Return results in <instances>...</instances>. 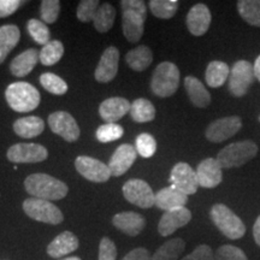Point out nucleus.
Listing matches in <instances>:
<instances>
[{
    "mask_svg": "<svg viewBox=\"0 0 260 260\" xmlns=\"http://www.w3.org/2000/svg\"><path fill=\"white\" fill-rule=\"evenodd\" d=\"M24 187L31 197L47 201L63 199L69 191L64 182L46 174L29 175L24 181Z\"/></svg>",
    "mask_w": 260,
    "mask_h": 260,
    "instance_id": "obj_1",
    "label": "nucleus"
},
{
    "mask_svg": "<svg viewBox=\"0 0 260 260\" xmlns=\"http://www.w3.org/2000/svg\"><path fill=\"white\" fill-rule=\"evenodd\" d=\"M123 34L129 42H138L144 35L147 8L142 0H123Z\"/></svg>",
    "mask_w": 260,
    "mask_h": 260,
    "instance_id": "obj_2",
    "label": "nucleus"
},
{
    "mask_svg": "<svg viewBox=\"0 0 260 260\" xmlns=\"http://www.w3.org/2000/svg\"><path fill=\"white\" fill-rule=\"evenodd\" d=\"M9 106L16 112H30L39 106L41 95L34 86L28 82L11 83L5 90Z\"/></svg>",
    "mask_w": 260,
    "mask_h": 260,
    "instance_id": "obj_3",
    "label": "nucleus"
},
{
    "mask_svg": "<svg viewBox=\"0 0 260 260\" xmlns=\"http://www.w3.org/2000/svg\"><path fill=\"white\" fill-rule=\"evenodd\" d=\"M180 86V70L171 61H162L155 68L151 81V89L154 95L169 98L177 92Z\"/></svg>",
    "mask_w": 260,
    "mask_h": 260,
    "instance_id": "obj_4",
    "label": "nucleus"
},
{
    "mask_svg": "<svg viewBox=\"0 0 260 260\" xmlns=\"http://www.w3.org/2000/svg\"><path fill=\"white\" fill-rule=\"evenodd\" d=\"M210 216L214 225L224 236L230 240H239L245 236L246 225L237 214L233 212L226 205L216 204L210 211Z\"/></svg>",
    "mask_w": 260,
    "mask_h": 260,
    "instance_id": "obj_5",
    "label": "nucleus"
},
{
    "mask_svg": "<svg viewBox=\"0 0 260 260\" xmlns=\"http://www.w3.org/2000/svg\"><path fill=\"white\" fill-rule=\"evenodd\" d=\"M258 146L253 141L234 142L220 149L216 159L222 169L239 168L252 160L258 153Z\"/></svg>",
    "mask_w": 260,
    "mask_h": 260,
    "instance_id": "obj_6",
    "label": "nucleus"
},
{
    "mask_svg": "<svg viewBox=\"0 0 260 260\" xmlns=\"http://www.w3.org/2000/svg\"><path fill=\"white\" fill-rule=\"evenodd\" d=\"M23 211L31 219L46 224H53V225L60 224L64 219L63 213L56 205L52 204L51 201L37 199V198H29L24 200Z\"/></svg>",
    "mask_w": 260,
    "mask_h": 260,
    "instance_id": "obj_7",
    "label": "nucleus"
},
{
    "mask_svg": "<svg viewBox=\"0 0 260 260\" xmlns=\"http://www.w3.org/2000/svg\"><path fill=\"white\" fill-rule=\"evenodd\" d=\"M255 74L253 64L247 60H239L233 65L229 75V90L234 96L246 95L249 87L254 83Z\"/></svg>",
    "mask_w": 260,
    "mask_h": 260,
    "instance_id": "obj_8",
    "label": "nucleus"
},
{
    "mask_svg": "<svg viewBox=\"0 0 260 260\" xmlns=\"http://www.w3.org/2000/svg\"><path fill=\"white\" fill-rule=\"evenodd\" d=\"M123 195L130 204L141 209H149L154 206L155 194L147 182L144 180H129L123 186Z\"/></svg>",
    "mask_w": 260,
    "mask_h": 260,
    "instance_id": "obj_9",
    "label": "nucleus"
},
{
    "mask_svg": "<svg viewBox=\"0 0 260 260\" xmlns=\"http://www.w3.org/2000/svg\"><path fill=\"white\" fill-rule=\"evenodd\" d=\"M75 168L79 171L81 176L86 180L95 182V183H103L111 178V171L109 165L104 164L103 161L98 160L95 158L87 157V155H80L75 160Z\"/></svg>",
    "mask_w": 260,
    "mask_h": 260,
    "instance_id": "obj_10",
    "label": "nucleus"
},
{
    "mask_svg": "<svg viewBox=\"0 0 260 260\" xmlns=\"http://www.w3.org/2000/svg\"><path fill=\"white\" fill-rule=\"evenodd\" d=\"M171 186L182 191L186 195H191L197 193L199 188V181H198L197 171L187 162H177L172 168L170 174Z\"/></svg>",
    "mask_w": 260,
    "mask_h": 260,
    "instance_id": "obj_11",
    "label": "nucleus"
},
{
    "mask_svg": "<svg viewBox=\"0 0 260 260\" xmlns=\"http://www.w3.org/2000/svg\"><path fill=\"white\" fill-rule=\"evenodd\" d=\"M48 125L54 134L69 142L76 141L80 138V126L69 112L57 111L51 113L48 116Z\"/></svg>",
    "mask_w": 260,
    "mask_h": 260,
    "instance_id": "obj_12",
    "label": "nucleus"
},
{
    "mask_svg": "<svg viewBox=\"0 0 260 260\" xmlns=\"http://www.w3.org/2000/svg\"><path fill=\"white\" fill-rule=\"evenodd\" d=\"M242 122L241 118L237 116H230L219 118L211 123L207 126L206 139L211 142H223L225 140L233 138L241 129Z\"/></svg>",
    "mask_w": 260,
    "mask_h": 260,
    "instance_id": "obj_13",
    "label": "nucleus"
},
{
    "mask_svg": "<svg viewBox=\"0 0 260 260\" xmlns=\"http://www.w3.org/2000/svg\"><path fill=\"white\" fill-rule=\"evenodd\" d=\"M8 159L12 162H40L48 157L47 149L39 144H16L9 148Z\"/></svg>",
    "mask_w": 260,
    "mask_h": 260,
    "instance_id": "obj_14",
    "label": "nucleus"
},
{
    "mask_svg": "<svg viewBox=\"0 0 260 260\" xmlns=\"http://www.w3.org/2000/svg\"><path fill=\"white\" fill-rule=\"evenodd\" d=\"M119 64V51L115 46L107 47L104 51L99 64L95 69V80L98 82L107 83L116 77Z\"/></svg>",
    "mask_w": 260,
    "mask_h": 260,
    "instance_id": "obj_15",
    "label": "nucleus"
},
{
    "mask_svg": "<svg viewBox=\"0 0 260 260\" xmlns=\"http://www.w3.org/2000/svg\"><path fill=\"white\" fill-rule=\"evenodd\" d=\"M191 219V212L186 207H181L164 212L158 224V233L161 236H170L180 228L187 225Z\"/></svg>",
    "mask_w": 260,
    "mask_h": 260,
    "instance_id": "obj_16",
    "label": "nucleus"
},
{
    "mask_svg": "<svg viewBox=\"0 0 260 260\" xmlns=\"http://www.w3.org/2000/svg\"><path fill=\"white\" fill-rule=\"evenodd\" d=\"M138 157L136 148L129 144H123L116 149L109 161V169L112 176H122L132 168Z\"/></svg>",
    "mask_w": 260,
    "mask_h": 260,
    "instance_id": "obj_17",
    "label": "nucleus"
},
{
    "mask_svg": "<svg viewBox=\"0 0 260 260\" xmlns=\"http://www.w3.org/2000/svg\"><path fill=\"white\" fill-rule=\"evenodd\" d=\"M197 176L199 186L203 188H216L223 180L222 167L217 159L206 158L198 165Z\"/></svg>",
    "mask_w": 260,
    "mask_h": 260,
    "instance_id": "obj_18",
    "label": "nucleus"
},
{
    "mask_svg": "<svg viewBox=\"0 0 260 260\" xmlns=\"http://www.w3.org/2000/svg\"><path fill=\"white\" fill-rule=\"evenodd\" d=\"M212 16L210 9L205 4H197L189 10L187 15V28L194 37H203L209 30Z\"/></svg>",
    "mask_w": 260,
    "mask_h": 260,
    "instance_id": "obj_19",
    "label": "nucleus"
},
{
    "mask_svg": "<svg viewBox=\"0 0 260 260\" xmlns=\"http://www.w3.org/2000/svg\"><path fill=\"white\" fill-rule=\"evenodd\" d=\"M130 107L132 104L124 98H109L100 104L99 115L107 123H116L130 112Z\"/></svg>",
    "mask_w": 260,
    "mask_h": 260,
    "instance_id": "obj_20",
    "label": "nucleus"
},
{
    "mask_svg": "<svg viewBox=\"0 0 260 260\" xmlns=\"http://www.w3.org/2000/svg\"><path fill=\"white\" fill-rule=\"evenodd\" d=\"M188 203V195L183 194L182 191L176 189L174 186L162 188L155 194L154 206L160 209L165 212L172 211L186 206Z\"/></svg>",
    "mask_w": 260,
    "mask_h": 260,
    "instance_id": "obj_21",
    "label": "nucleus"
},
{
    "mask_svg": "<svg viewBox=\"0 0 260 260\" xmlns=\"http://www.w3.org/2000/svg\"><path fill=\"white\" fill-rule=\"evenodd\" d=\"M112 224L128 236H138L145 229L146 220L141 214L126 211L117 213L112 218Z\"/></svg>",
    "mask_w": 260,
    "mask_h": 260,
    "instance_id": "obj_22",
    "label": "nucleus"
},
{
    "mask_svg": "<svg viewBox=\"0 0 260 260\" xmlns=\"http://www.w3.org/2000/svg\"><path fill=\"white\" fill-rule=\"evenodd\" d=\"M79 248V239L71 232H64L47 246V254L52 258H61Z\"/></svg>",
    "mask_w": 260,
    "mask_h": 260,
    "instance_id": "obj_23",
    "label": "nucleus"
},
{
    "mask_svg": "<svg viewBox=\"0 0 260 260\" xmlns=\"http://www.w3.org/2000/svg\"><path fill=\"white\" fill-rule=\"evenodd\" d=\"M39 53L40 52L35 48H29V50L19 53L17 57L14 58L10 64V71L16 77H25L29 75L37 67L39 60Z\"/></svg>",
    "mask_w": 260,
    "mask_h": 260,
    "instance_id": "obj_24",
    "label": "nucleus"
},
{
    "mask_svg": "<svg viewBox=\"0 0 260 260\" xmlns=\"http://www.w3.org/2000/svg\"><path fill=\"white\" fill-rule=\"evenodd\" d=\"M184 88L194 106L204 109L210 105L211 95L209 90L205 88L204 83L199 79L194 76H187L184 79Z\"/></svg>",
    "mask_w": 260,
    "mask_h": 260,
    "instance_id": "obj_25",
    "label": "nucleus"
},
{
    "mask_svg": "<svg viewBox=\"0 0 260 260\" xmlns=\"http://www.w3.org/2000/svg\"><path fill=\"white\" fill-rule=\"evenodd\" d=\"M45 122L40 117L28 116L23 118H18L14 123V130L18 136L24 139L37 138L44 132Z\"/></svg>",
    "mask_w": 260,
    "mask_h": 260,
    "instance_id": "obj_26",
    "label": "nucleus"
},
{
    "mask_svg": "<svg viewBox=\"0 0 260 260\" xmlns=\"http://www.w3.org/2000/svg\"><path fill=\"white\" fill-rule=\"evenodd\" d=\"M21 31L17 25L5 24L0 27V64L4 63L6 57L17 46Z\"/></svg>",
    "mask_w": 260,
    "mask_h": 260,
    "instance_id": "obj_27",
    "label": "nucleus"
},
{
    "mask_svg": "<svg viewBox=\"0 0 260 260\" xmlns=\"http://www.w3.org/2000/svg\"><path fill=\"white\" fill-rule=\"evenodd\" d=\"M125 60L130 69L134 71H144L152 64L153 54H152L149 47L145 46V45H140V46L133 48L132 51L126 53Z\"/></svg>",
    "mask_w": 260,
    "mask_h": 260,
    "instance_id": "obj_28",
    "label": "nucleus"
},
{
    "mask_svg": "<svg viewBox=\"0 0 260 260\" xmlns=\"http://www.w3.org/2000/svg\"><path fill=\"white\" fill-rule=\"evenodd\" d=\"M230 69L226 63L219 60H213L207 65L206 73H205V80L206 83L212 88L222 87L226 80L229 79Z\"/></svg>",
    "mask_w": 260,
    "mask_h": 260,
    "instance_id": "obj_29",
    "label": "nucleus"
},
{
    "mask_svg": "<svg viewBox=\"0 0 260 260\" xmlns=\"http://www.w3.org/2000/svg\"><path fill=\"white\" fill-rule=\"evenodd\" d=\"M186 248V243L182 239H171L161 245L155 251L151 260H177Z\"/></svg>",
    "mask_w": 260,
    "mask_h": 260,
    "instance_id": "obj_30",
    "label": "nucleus"
},
{
    "mask_svg": "<svg viewBox=\"0 0 260 260\" xmlns=\"http://www.w3.org/2000/svg\"><path fill=\"white\" fill-rule=\"evenodd\" d=\"M130 116L138 123L151 122L155 118V107L149 100L140 98L133 102L130 107Z\"/></svg>",
    "mask_w": 260,
    "mask_h": 260,
    "instance_id": "obj_31",
    "label": "nucleus"
},
{
    "mask_svg": "<svg viewBox=\"0 0 260 260\" xmlns=\"http://www.w3.org/2000/svg\"><path fill=\"white\" fill-rule=\"evenodd\" d=\"M116 18V10L111 4L105 3V4L100 5L98 9L95 17L93 19L94 27L98 31L106 32L113 27Z\"/></svg>",
    "mask_w": 260,
    "mask_h": 260,
    "instance_id": "obj_32",
    "label": "nucleus"
},
{
    "mask_svg": "<svg viewBox=\"0 0 260 260\" xmlns=\"http://www.w3.org/2000/svg\"><path fill=\"white\" fill-rule=\"evenodd\" d=\"M237 11L247 23L260 27V0H241L237 3Z\"/></svg>",
    "mask_w": 260,
    "mask_h": 260,
    "instance_id": "obj_33",
    "label": "nucleus"
},
{
    "mask_svg": "<svg viewBox=\"0 0 260 260\" xmlns=\"http://www.w3.org/2000/svg\"><path fill=\"white\" fill-rule=\"evenodd\" d=\"M64 54V46L60 41L52 40L41 48L39 53V60L42 65L51 67V65L57 64L61 59Z\"/></svg>",
    "mask_w": 260,
    "mask_h": 260,
    "instance_id": "obj_34",
    "label": "nucleus"
},
{
    "mask_svg": "<svg viewBox=\"0 0 260 260\" xmlns=\"http://www.w3.org/2000/svg\"><path fill=\"white\" fill-rule=\"evenodd\" d=\"M177 0H152L149 2V9L155 17L161 19H170L177 12Z\"/></svg>",
    "mask_w": 260,
    "mask_h": 260,
    "instance_id": "obj_35",
    "label": "nucleus"
},
{
    "mask_svg": "<svg viewBox=\"0 0 260 260\" xmlns=\"http://www.w3.org/2000/svg\"><path fill=\"white\" fill-rule=\"evenodd\" d=\"M27 29L29 35L32 38L37 44L39 45H46L51 41V31L46 24L42 21H39L37 18L29 19Z\"/></svg>",
    "mask_w": 260,
    "mask_h": 260,
    "instance_id": "obj_36",
    "label": "nucleus"
},
{
    "mask_svg": "<svg viewBox=\"0 0 260 260\" xmlns=\"http://www.w3.org/2000/svg\"><path fill=\"white\" fill-rule=\"evenodd\" d=\"M40 83L47 92L54 95H63L68 92V84L61 77L52 73H45L40 76Z\"/></svg>",
    "mask_w": 260,
    "mask_h": 260,
    "instance_id": "obj_37",
    "label": "nucleus"
},
{
    "mask_svg": "<svg viewBox=\"0 0 260 260\" xmlns=\"http://www.w3.org/2000/svg\"><path fill=\"white\" fill-rule=\"evenodd\" d=\"M135 148L142 158H151L157 151V141L148 133H142L135 140Z\"/></svg>",
    "mask_w": 260,
    "mask_h": 260,
    "instance_id": "obj_38",
    "label": "nucleus"
},
{
    "mask_svg": "<svg viewBox=\"0 0 260 260\" xmlns=\"http://www.w3.org/2000/svg\"><path fill=\"white\" fill-rule=\"evenodd\" d=\"M124 134V129L117 123H106L96 129L95 136L100 142H112L119 140Z\"/></svg>",
    "mask_w": 260,
    "mask_h": 260,
    "instance_id": "obj_39",
    "label": "nucleus"
},
{
    "mask_svg": "<svg viewBox=\"0 0 260 260\" xmlns=\"http://www.w3.org/2000/svg\"><path fill=\"white\" fill-rule=\"evenodd\" d=\"M59 12L60 2H58V0H44V2H41L40 16L44 23H54L58 19Z\"/></svg>",
    "mask_w": 260,
    "mask_h": 260,
    "instance_id": "obj_40",
    "label": "nucleus"
},
{
    "mask_svg": "<svg viewBox=\"0 0 260 260\" xmlns=\"http://www.w3.org/2000/svg\"><path fill=\"white\" fill-rule=\"evenodd\" d=\"M213 260H248V258L239 247L223 245L217 249Z\"/></svg>",
    "mask_w": 260,
    "mask_h": 260,
    "instance_id": "obj_41",
    "label": "nucleus"
},
{
    "mask_svg": "<svg viewBox=\"0 0 260 260\" xmlns=\"http://www.w3.org/2000/svg\"><path fill=\"white\" fill-rule=\"evenodd\" d=\"M100 3L98 0H83L80 2L79 6H77V18L81 22H89L95 17V14L99 9Z\"/></svg>",
    "mask_w": 260,
    "mask_h": 260,
    "instance_id": "obj_42",
    "label": "nucleus"
},
{
    "mask_svg": "<svg viewBox=\"0 0 260 260\" xmlns=\"http://www.w3.org/2000/svg\"><path fill=\"white\" fill-rule=\"evenodd\" d=\"M117 248L109 237H103L99 245V260H116Z\"/></svg>",
    "mask_w": 260,
    "mask_h": 260,
    "instance_id": "obj_43",
    "label": "nucleus"
},
{
    "mask_svg": "<svg viewBox=\"0 0 260 260\" xmlns=\"http://www.w3.org/2000/svg\"><path fill=\"white\" fill-rule=\"evenodd\" d=\"M214 254L212 248L207 245H200L190 254L184 256L182 260H213Z\"/></svg>",
    "mask_w": 260,
    "mask_h": 260,
    "instance_id": "obj_44",
    "label": "nucleus"
},
{
    "mask_svg": "<svg viewBox=\"0 0 260 260\" xmlns=\"http://www.w3.org/2000/svg\"><path fill=\"white\" fill-rule=\"evenodd\" d=\"M24 2L21 0H0V18H5L15 14L23 5Z\"/></svg>",
    "mask_w": 260,
    "mask_h": 260,
    "instance_id": "obj_45",
    "label": "nucleus"
},
{
    "mask_svg": "<svg viewBox=\"0 0 260 260\" xmlns=\"http://www.w3.org/2000/svg\"><path fill=\"white\" fill-rule=\"evenodd\" d=\"M122 260H151V254L146 248H135L130 251Z\"/></svg>",
    "mask_w": 260,
    "mask_h": 260,
    "instance_id": "obj_46",
    "label": "nucleus"
},
{
    "mask_svg": "<svg viewBox=\"0 0 260 260\" xmlns=\"http://www.w3.org/2000/svg\"><path fill=\"white\" fill-rule=\"evenodd\" d=\"M253 237L256 245L260 247V216L256 218L254 225H253Z\"/></svg>",
    "mask_w": 260,
    "mask_h": 260,
    "instance_id": "obj_47",
    "label": "nucleus"
},
{
    "mask_svg": "<svg viewBox=\"0 0 260 260\" xmlns=\"http://www.w3.org/2000/svg\"><path fill=\"white\" fill-rule=\"evenodd\" d=\"M253 67H254V74H255V79L259 81L260 82V56L256 58L254 64H253Z\"/></svg>",
    "mask_w": 260,
    "mask_h": 260,
    "instance_id": "obj_48",
    "label": "nucleus"
},
{
    "mask_svg": "<svg viewBox=\"0 0 260 260\" xmlns=\"http://www.w3.org/2000/svg\"><path fill=\"white\" fill-rule=\"evenodd\" d=\"M61 260H81V258H79V256H69V258H65Z\"/></svg>",
    "mask_w": 260,
    "mask_h": 260,
    "instance_id": "obj_49",
    "label": "nucleus"
},
{
    "mask_svg": "<svg viewBox=\"0 0 260 260\" xmlns=\"http://www.w3.org/2000/svg\"><path fill=\"white\" fill-rule=\"evenodd\" d=\"M259 121H260V117H259Z\"/></svg>",
    "mask_w": 260,
    "mask_h": 260,
    "instance_id": "obj_50",
    "label": "nucleus"
}]
</instances>
